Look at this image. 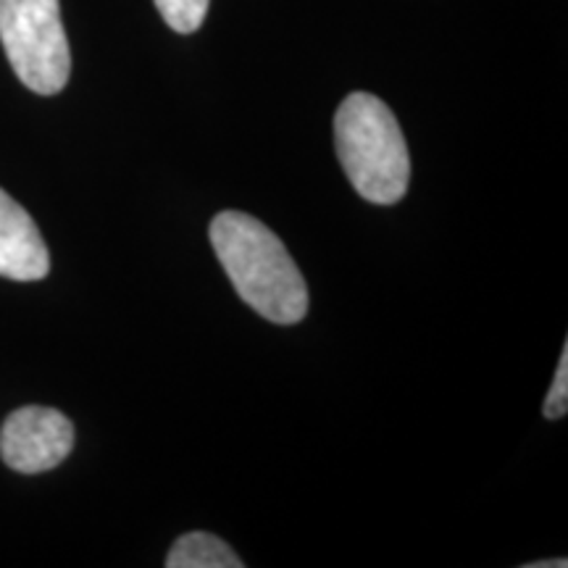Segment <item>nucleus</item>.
<instances>
[{"mask_svg": "<svg viewBox=\"0 0 568 568\" xmlns=\"http://www.w3.org/2000/svg\"><path fill=\"white\" fill-rule=\"evenodd\" d=\"M51 272V253L32 216L0 190V276L38 282Z\"/></svg>", "mask_w": 568, "mask_h": 568, "instance_id": "5", "label": "nucleus"}, {"mask_svg": "<svg viewBox=\"0 0 568 568\" xmlns=\"http://www.w3.org/2000/svg\"><path fill=\"white\" fill-rule=\"evenodd\" d=\"M0 42L24 88L55 95L71 74L59 0H0Z\"/></svg>", "mask_w": 568, "mask_h": 568, "instance_id": "3", "label": "nucleus"}, {"mask_svg": "<svg viewBox=\"0 0 568 568\" xmlns=\"http://www.w3.org/2000/svg\"><path fill=\"white\" fill-rule=\"evenodd\" d=\"M545 566H552V568H566V560H537V564H529V568H545Z\"/></svg>", "mask_w": 568, "mask_h": 568, "instance_id": "9", "label": "nucleus"}, {"mask_svg": "<svg viewBox=\"0 0 568 568\" xmlns=\"http://www.w3.org/2000/svg\"><path fill=\"white\" fill-rule=\"evenodd\" d=\"M335 145L364 201L395 205L408 193L410 155L395 113L368 92L347 95L335 116Z\"/></svg>", "mask_w": 568, "mask_h": 568, "instance_id": "2", "label": "nucleus"}, {"mask_svg": "<svg viewBox=\"0 0 568 568\" xmlns=\"http://www.w3.org/2000/svg\"><path fill=\"white\" fill-rule=\"evenodd\" d=\"M568 410V345L564 347L558 361L556 379H552V387L548 397H545V418H564Z\"/></svg>", "mask_w": 568, "mask_h": 568, "instance_id": "8", "label": "nucleus"}, {"mask_svg": "<svg viewBox=\"0 0 568 568\" xmlns=\"http://www.w3.org/2000/svg\"><path fill=\"white\" fill-rule=\"evenodd\" d=\"M211 245L243 301L274 324L308 314V287L287 247L264 222L224 211L211 222Z\"/></svg>", "mask_w": 568, "mask_h": 568, "instance_id": "1", "label": "nucleus"}, {"mask_svg": "<svg viewBox=\"0 0 568 568\" xmlns=\"http://www.w3.org/2000/svg\"><path fill=\"white\" fill-rule=\"evenodd\" d=\"M169 568H240L243 560L237 558L224 539L205 535V531H190L180 537L166 558Z\"/></svg>", "mask_w": 568, "mask_h": 568, "instance_id": "6", "label": "nucleus"}, {"mask_svg": "<svg viewBox=\"0 0 568 568\" xmlns=\"http://www.w3.org/2000/svg\"><path fill=\"white\" fill-rule=\"evenodd\" d=\"M153 3L174 32L190 34L201 30L211 0H153Z\"/></svg>", "mask_w": 568, "mask_h": 568, "instance_id": "7", "label": "nucleus"}, {"mask_svg": "<svg viewBox=\"0 0 568 568\" xmlns=\"http://www.w3.org/2000/svg\"><path fill=\"white\" fill-rule=\"evenodd\" d=\"M71 447L74 424L55 408H19L0 429V458L19 474L51 471L69 458Z\"/></svg>", "mask_w": 568, "mask_h": 568, "instance_id": "4", "label": "nucleus"}]
</instances>
